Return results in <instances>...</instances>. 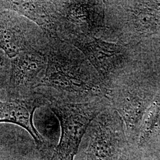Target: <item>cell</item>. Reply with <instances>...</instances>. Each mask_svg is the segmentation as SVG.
Masks as SVG:
<instances>
[{
  "label": "cell",
  "mask_w": 160,
  "mask_h": 160,
  "mask_svg": "<svg viewBox=\"0 0 160 160\" xmlns=\"http://www.w3.org/2000/svg\"><path fill=\"white\" fill-rule=\"evenodd\" d=\"M48 63L37 91L48 101L86 103L106 98L107 88L84 54L58 38H48Z\"/></svg>",
  "instance_id": "6da1fadb"
},
{
  "label": "cell",
  "mask_w": 160,
  "mask_h": 160,
  "mask_svg": "<svg viewBox=\"0 0 160 160\" xmlns=\"http://www.w3.org/2000/svg\"><path fill=\"white\" fill-rule=\"evenodd\" d=\"M106 31L115 42L136 48L160 30V1H104Z\"/></svg>",
  "instance_id": "7a4b0ae2"
},
{
  "label": "cell",
  "mask_w": 160,
  "mask_h": 160,
  "mask_svg": "<svg viewBox=\"0 0 160 160\" xmlns=\"http://www.w3.org/2000/svg\"><path fill=\"white\" fill-rule=\"evenodd\" d=\"M135 151L123 120L110 106L91 122L77 154L79 160H132Z\"/></svg>",
  "instance_id": "3957f363"
},
{
  "label": "cell",
  "mask_w": 160,
  "mask_h": 160,
  "mask_svg": "<svg viewBox=\"0 0 160 160\" xmlns=\"http://www.w3.org/2000/svg\"><path fill=\"white\" fill-rule=\"evenodd\" d=\"M141 58L108 87L106 98L123 120L128 139L137 149L143 115L151 104V96L143 86L139 68Z\"/></svg>",
  "instance_id": "277c9868"
},
{
  "label": "cell",
  "mask_w": 160,
  "mask_h": 160,
  "mask_svg": "<svg viewBox=\"0 0 160 160\" xmlns=\"http://www.w3.org/2000/svg\"><path fill=\"white\" fill-rule=\"evenodd\" d=\"M110 106L106 98L86 103L50 101L47 106L57 117L61 131L59 142L50 160H74L91 122Z\"/></svg>",
  "instance_id": "5b68a950"
},
{
  "label": "cell",
  "mask_w": 160,
  "mask_h": 160,
  "mask_svg": "<svg viewBox=\"0 0 160 160\" xmlns=\"http://www.w3.org/2000/svg\"><path fill=\"white\" fill-rule=\"evenodd\" d=\"M68 43L84 54L107 90L109 85L131 68L141 55L137 48L93 36L78 37Z\"/></svg>",
  "instance_id": "8992f818"
},
{
  "label": "cell",
  "mask_w": 160,
  "mask_h": 160,
  "mask_svg": "<svg viewBox=\"0 0 160 160\" xmlns=\"http://www.w3.org/2000/svg\"><path fill=\"white\" fill-rule=\"evenodd\" d=\"M58 38L68 43L106 31L104 1H58Z\"/></svg>",
  "instance_id": "52a82bcc"
},
{
  "label": "cell",
  "mask_w": 160,
  "mask_h": 160,
  "mask_svg": "<svg viewBox=\"0 0 160 160\" xmlns=\"http://www.w3.org/2000/svg\"><path fill=\"white\" fill-rule=\"evenodd\" d=\"M48 45L22 52L11 59L10 79L4 90L7 98H26L36 92L46 73Z\"/></svg>",
  "instance_id": "ba28073f"
},
{
  "label": "cell",
  "mask_w": 160,
  "mask_h": 160,
  "mask_svg": "<svg viewBox=\"0 0 160 160\" xmlns=\"http://www.w3.org/2000/svg\"><path fill=\"white\" fill-rule=\"evenodd\" d=\"M48 42V36L34 23L0 9V48L10 59L30 49L45 47Z\"/></svg>",
  "instance_id": "9c48e42d"
},
{
  "label": "cell",
  "mask_w": 160,
  "mask_h": 160,
  "mask_svg": "<svg viewBox=\"0 0 160 160\" xmlns=\"http://www.w3.org/2000/svg\"><path fill=\"white\" fill-rule=\"evenodd\" d=\"M48 101L36 90L32 96L0 100V123H10L24 128L33 138L38 148L44 145V139L35 128L33 116L36 109L48 106Z\"/></svg>",
  "instance_id": "30bf717a"
},
{
  "label": "cell",
  "mask_w": 160,
  "mask_h": 160,
  "mask_svg": "<svg viewBox=\"0 0 160 160\" xmlns=\"http://www.w3.org/2000/svg\"><path fill=\"white\" fill-rule=\"evenodd\" d=\"M0 9L14 12L36 24L48 38H58L57 1H0Z\"/></svg>",
  "instance_id": "8fae6325"
},
{
  "label": "cell",
  "mask_w": 160,
  "mask_h": 160,
  "mask_svg": "<svg viewBox=\"0 0 160 160\" xmlns=\"http://www.w3.org/2000/svg\"><path fill=\"white\" fill-rule=\"evenodd\" d=\"M11 71V59L0 48V92L5 90Z\"/></svg>",
  "instance_id": "7c38bea8"
}]
</instances>
